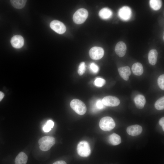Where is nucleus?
<instances>
[{"instance_id": "nucleus-4", "label": "nucleus", "mask_w": 164, "mask_h": 164, "mask_svg": "<svg viewBox=\"0 0 164 164\" xmlns=\"http://www.w3.org/2000/svg\"><path fill=\"white\" fill-rule=\"evenodd\" d=\"M88 15L87 11L85 9L81 8L77 10L73 16V20L76 24H79L84 22Z\"/></svg>"}, {"instance_id": "nucleus-22", "label": "nucleus", "mask_w": 164, "mask_h": 164, "mask_svg": "<svg viewBox=\"0 0 164 164\" xmlns=\"http://www.w3.org/2000/svg\"><path fill=\"white\" fill-rule=\"evenodd\" d=\"M154 106L158 110H162L164 108V97L163 96L158 99L155 102Z\"/></svg>"}, {"instance_id": "nucleus-18", "label": "nucleus", "mask_w": 164, "mask_h": 164, "mask_svg": "<svg viewBox=\"0 0 164 164\" xmlns=\"http://www.w3.org/2000/svg\"><path fill=\"white\" fill-rule=\"evenodd\" d=\"M99 16L102 19H107L110 18L112 15V11L108 8L102 9L99 13Z\"/></svg>"}, {"instance_id": "nucleus-10", "label": "nucleus", "mask_w": 164, "mask_h": 164, "mask_svg": "<svg viewBox=\"0 0 164 164\" xmlns=\"http://www.w3.org/2000/svg\"><path fill=\"white\" fill-rule=\"evenodd\" d=\"M24 41L21 36L16 35L13 36L11 39V43L12 46L19 49L21 48L24 45Z\"/></svg>"}, {"instance_id": "nucleus-2", "label": "nucleus", "mask_w": 164, "mask_h": 164, "mask_svg": "<svg viewBox=\"0 0 164 164\" xmlns=\"http://www.w3.org/2000/svg\"><path fill=\"white\" fill-rule=\"evenodd\" d=\"M71 108L77 114L82 115L84 114L87 111V108L84 103L78 99H74L70 103Z\"/></svg>"}, {"instance_id": "nucleus-31", "label": "nucleus", "mask_w": 164, "mask_h": 164, "mask_svg": "<svg viewBox=\"0 0 164 164\" xmlns=\"http://www.w3.org/2000/svg\"><path fill=\"white\" fill-rule=\"evenodd\" d=\"M4 96V93L2 91H0V101L2 100Z\"/></svg>"}, {"instance_id": "nucleus-5", "label": "nucleus", "mask_w": 164, "mask_h": 164, "mask_svg": "<svg viewBox=\"0 0 164 164\" xmlns=\"http://www.w3.org/2000/svg\"><path fill=\"white\" fill-rule=\"evenodd\" d=\"M77 152L78 154L83 157H87L91 153V150L88 143L85 141L80 142L77 147Z\"/></svg>"}, {"instance_id": "nucleus-8", "label": "nucleus", "mask_w": 164, "mask_h": 164, "mask_svg": "<svg viewBox=\"0 0 164 164\" xmlns=\"http://www.w3.org/2000/svg\"><path fill=\"white\" fill-rule=\"evenodd\" d=\"M103 104L108 107H115L119 105L120 101L116 97L112 96H108L104 97L101 100Z\"/></svg>"}, {"instance_id": "nucleus-16", "label": "nucleus", "mask_w": 164, "mask_h": 164, "mask_svg": "<svg viewBox=\"0 0 164 164\" xmlns=\"http://www.w3.org/2000/svg\"><path fill=\"white\" fill-rule=\"evenodd\" d=\"M28 160L27 155L23 152H19L16 157L15 164H26Z\"/></svg>"}, {"instance_id": "nucleus-28", "label": "nucleus", "mask_w": 164, "mask_h": 164, "mask_svg": "<svg viewBox=\"0 0 164 164\" xmlns=\"http://www.w3.org/2000/svg\"><path fill=\"white\" fill-rule=\"evenodd\" d=\"M96 106L97 108L99 109L103 108L105 106L103 104L102 101L100 100H98L97 101Z\"/></svg>"}, {"instance_id": "nucleus-1", "label": "nucleus", "mask_w": 164, "mask_h": 164, "mask_svg": "<svg viewBox=\"0 0 164 164\" xmlns=\"http://www.w3.org/2000/svg\"><path fill=\"white\" fill-rule=\"evenodd\" d=\"M39 148L42 151H46L49 150L55 143V138L51 136H44L38 141Z\"/></svg>"}, {"instance_id": "nucleus-9", "label": "nucleus", "mask_w": 164, "mask_h": 164, "mask_svg": "<svg viewBox=\"0 0 164 164\" xmlns=\"http://www.w3.org/2000/svg\"><path fill=\"white\" fill-rule=\"evenodd\" d=\"M132 12L131 9L128 6H124L121 8L118 11L119 17L124 20H128L131 16Z\"/></svg>"}, {"instance_id": "nucleus-25", "label": "nucleus", "mask_w": 164, "mask_h": 164, "mask_svg": "<svg viewBox=\"0 0 164 164\" xmlns=\"http://www.w3.org/2000/svg\"><path fill=\"white\" fill-rule=\"evenodd\" d=\"M86 69L85 63L84 62H81L78 67V73L81 76L85 73Z\"/></svg>"}, {"instance_id": "nucleus-6", "label": "nucleus", "mask_w": 164, "mask_h": 164, "mask_svg": "<svg viewBox=\"0 0 164 164\" xmlns=\"http://www.w3.org/2000/svg\"><path fill=\"white\" fill-rule=\"evenodd\" d=\"M104 54V51L103 49L100 47H93L91 49L89 52L90 57L94 60H98L101 59Z\"/></svg>"}, {"instance_id": "nucleus-7", "label": "nucleus", "mask_w": 164, "mask_h": 164, "mask_svg": "<svg viewBox=\"0 0 164 164\" xmlns=\"http://www.w3.org/2000/svg\"><path fill=\"white\" fill-rule=\"evenodd\" d=\"M50 28L54 31L59 34L64 33L66 29V27L63 23L57 20H54L50 23Z\"/></svg>"}, {"instance_id": "nucleus-14", "label": "nucleus", "mask_w": 164, "mask_h": 164, "mask_svg": "<svg viewBox=\"0 0 164 164\" xmlns=\"http://www.w3.org/2000/svg\"><path fill=\"white\" fill-rule=\"evenodd\" d=\"M134 101L136 107L138 109L143 108L146 103L145 97L142 94H138L134 99Z\"/></svg>"}, {"instance_id": "nucleus-23", "label": "nucleus", "mask_w": 164, "mask_h": 164, "mask_svg": "<svg viewBox=\"0 0 164 164\" xmlns=\"http://www.w3.org/2000/svg\"><path fill=\"white\" fill-rule=\"evenodd\" d=\"M54 122L51 120H48L43 127V130L45 132H48L53 127Z\"/></svg>"}, {"instance_id": "nucleus-27", "label": "nucleus", "mask_w": 164, "mask_h": 164, "mask_svg": "<svg viewBox=\"0 0 164 164\" xmlns=\"http://www.w3.org/2000/svg\"><path fill=\"white\" fill-rule=\"evenodd\" d=\"M90 68L91 71L94 73H97L99 70L98 66L94 63H91Z\"/></svg>"}, {"instance_id": "nucleus-13", "label": "nucleus", "mask_w": 164, "mask_h": 164, "mask_svg": "<svg viewBox=\"0 0 164 164\" xmlns=\"http://www.w3.org/2000/svg\"><path fill=\"white\" fill-rule=\"evenodd\" d=\"M120 75L124 80H128L129 77L131 74V71L129 67L127 66L120 67L118 69Z\"/></svg>"}, {"instance_id": "nucleus-12", "label": "nucleus", "mask_w": 164, "mask_h": 164, "mask_svg": "<svg viewBox=\"0 0 164 164\" xmlns=\"http://www.w3.org/2000/svg\"><path fill=\"white\" fill-rule=\"evenodd\" d=\"M142 130V127L137 125L130 126L128 127L126 129L128 134L132 136L139 135L141 133Z\"/></svg>"}, {"instance_id": "nucleus-20", "label": "nucleus", "mask_w": 164, "mask_h": 164, "mask_svg": "<svg viewBox=\"0 0 164 164\" xmlns=\"http://www.w3.org/2000/svg\"><path fill=\"white\" fill-rule=\"evenodd\" d=\"M27 1L25 0H11L10 1L12 5L15 8L21 9L26 5Z\"/></svg>"}, {"instance_id": "nucleus-24", "label": "nucleus", "mask_w": 164, "mask_h": 164, "mask_svg": "<svg viewBox=\"0 0 164 164\" xmlns=\"http://www.w3.org/2000/svg\"><path fill=\"white\" fill-rule=\"evenodd\" d=\"M106 83L105 80L101 78H97L94 82V84L98 87H101L105 85Z\"/></svg>"}, {"instance_id": "nucleus-15", "label": "nucleus", "mask_w": 164, "mask_h": 164, "mask_svg": "<svg viewBox=\"0 0 164 164\" xmlns=\"http://www.w3.org/2000/svg\"><path fill=\"white\" fill-rule=\"evenodd\" d=\"M158 56L157 51L155 49H152L149 52L148 59L149 63L154 65L156 63Z\"/></svg>"}, {"instance_id": "nucleus-30", "label": "nucleus", "mask_w": 164, "mask_h": 164, "mask_svg": "<svg viewBox=\"0 0 164 164\" xmlns=\"http://www.w3.org/2000/svg\"><path fill=\"white\" fill-rule=\"evenodd\" d=\"M53 164H67V163L63 161L60 160L55 162Z\"/></svg>"}, {"instance_id": "nucleus-3", "label": "nucleus", "mask_w": 164, "mask_h": 164, "mask_svg": "<svg viewBox=\"0 0 164 164\" xmlns=\"http://www.w3.org/2000/svg\"><path fill=\"white\" fill-rule=\"evenodd\" d=\"M99 125L101 129L104 131H110L115 127V124L113 119L109 116L104 117L100 120Z\"/></svg>"}, {"instance_id": "nucleus-19", "label": "nucleus", "mask_w": 164, "mask_h": 164, "mask_svg": "<svg viewBox=\"0 0 164 164\" xmlns=\"http://www.w3.org/2000/svg\"><path fill=\"white\" fill-rule=\"evenodd\" d=\"M109 140L111 144L113 145H117L120 143L121 142L120 136L118 134L114 133L109 137Z\"/></svg>"}, {"instance_id": "nucleus-26", "label": "nucleus", "mask_w": 164, "mask_h": 164, "mask_svg": "<svg viewBox=\"0 0 164 164\" xmlns=\"http://www.w3.org/2000/svg\"><path fill=\"white\" fill-rule=\"evenodd\" d=\"M158 85L162 90H164V75L162 74L158 77L157 80Z\"/></svg>"}, {"instance_id": "nucleus-17", "label": "nucleus", "mask_w": 164, "mask_h": 164, "mask_svg": "<svg viewBox=\"0 0 164 164\" xmlns=\"http://www.w3.org/2000/svg\"><path fill=\"white\" fill-rule=\"evenodd\" d=\"M132 70L133 73L137 76L141 75L144 71L142 65L138 62L135 63L132 65Z\"/></svg>"}, {"instance_id": "nucleus-21", "label": "nucleus", "mask_w": 164, "mask_h": 164, "mask_svg": "<svg viewBox=\"0 0 164 164\" xmlns=\"http://www.w3.org/2000/svg\"><path fill=\"white\" fill-rule=\"evenodd\" d=\"M149 3L151 8L155 10L159 9L162 5V1L160 0H151Z\"/></svg>"}, {"instance_id": "nucleus-11", "label": "nucleus", "mask_w": 164, "mask_h": 164, "mask_svg": "<svg viewBox=\"0 0 164 164\" xmlns=\"http://www.w3.org/2000/svg\"><path fill=\"white\" fill-rule=\"evenodd\" d=\"M126 50V45L122 41L118 42L115 47V51L116 54L120 57H122L125 56Z\"/></svg>"}, {"instance_id": "nucleus-29", "label": "nucleus", "mask_w": 164, "mask_h": 164, "mask_svg": "<svg viewBox=\"0 0 164 164\" xmlns=\"http://www.w3.org/2000/svg\"><path fill=\"white\" fill-rule=\"evenodd\" d=\"M159 123L162 128L163 131H164V118L163 117L160 118L159 121Z\"/></svg>"}]
</instances>
